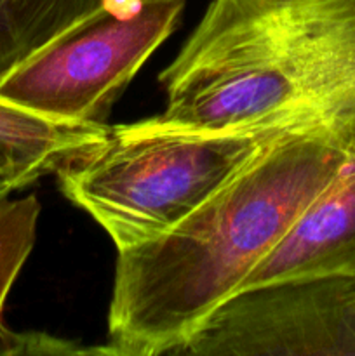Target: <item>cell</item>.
Returning a JSON list of instances; mask_svg holds the SVG:
<instances>
[{
	"instance_id": "obj_1",
	"label": "cell",
	"mask_w": 355,
	"mask_h": 356,
	"mask_svg": "<svg viewBox=\"0 0 355 356\" xmlns=\"http://www.w3.org/2000/svg\"><path fill=\"white\" fill-rule=\"evenodd\" d=\"M352 159L329 138L285 132L183 221L150 242L118 250L108 343L93 353H176L242 289Z\"/></svg>"
},
{
	"instance_id": "obj_2",
	"label": "cell",
	"mask_w": 355,
	"mask_h": 356,
	"mask_svg": "<svg viewBox=\"0 0 355 356\" xmlns=\"http://www.w3.org/2000/svg\"><path fill=\"white\" fill-rule=\"evenodd\" d=\"M160 82L173 124L324 136L355 159V0H212Z\"/></svg>"
},
{
	"instance_id": "obj_3",
	"label": "cell",
	"mask_w": 355,
	"mask_h": 356,
	"mask_svg": "<svg viewBox=\"0 0 355 356\" xmlns=\"http://www.w3.org/2000/svg\"><path fill=\"white\" fill-rule=\"evenodd\" d=\"M282 134L191 129L159 115L110 125L56 174L63 195L108 233L118 252L183 221Z\"/></svg>"
},
{
	"instance_id": "obj_4",
	"label": "cell",
	"mask_w": 355,
	"mask_h": 356,
	"mask_svg": "<svg viewBox=\"0 0 355 356\" xmlns=\"http://www.w3.org/2000/svg\"><path fill=\"white\" fill-rule=\"evenodd\" d=\"M187 0H101L0 82V99L73 124H104Z\"/></svg>"
},
{
	"instance_id": "obj_5",
	"label": "cell",
	"mask_w": 355,
	"mask_h": 356,
	"mask_svg": "<svg viewBox=\"0 0 355 356\" xmlns=\"http://www.w3.org/2000/svg\"><path fill=\"white\" fill-rule=\"evenodd\" d=\"M352 273H355V159L306 205L251 271L240 291Z\"/></svg>"
},
{
	"instance_id": "obj_6",
	"label": "cell",
	"mask_w": 355,
	"mask_h": 356,
	"mask_svg": "<svg viewBox=\"0 0 355 356\" xmlns=\"http://www.w3.org/2000/svg\"><path fill=\"white\" fill-rule=\"evenodd\" d=\"M106 124H73L44 117L0 99V172L16 186H28L68 156L100 143Z\"/></svg>"
},
{
	"instance_id": "obj_7",
	"label": "cell",
	"mask_w": 355,
	"mask_h": 356,
	"mask_svg": "<svg viewBox=\"0 0 355 356\" xmlns=\"http://www.w3.org/2000/svg\"><path fill=\"white\" fill-rule=\"evenodd\" d=\"M101 0H0V82Z\"/></svg>"
},
{
	"instance_id": "obj_8",
	"label": "cell",
	"mask_w": 355,
	"mask_h": 356,
	"mask_svg": "<svg viewBox=\"0 0 355 356\" xmlns=\"http://www.w3.org/2000/svg\"><path fill=\"white\" fill-rule=\"evenodd\" d=\"M40 204L33 193L0 200V327L6 299L37 240Z\"/></svg>"
},
{
	"instance_id": "obj_9",
	"label": "cell",
	"mask_w": 355,
	"mask_h": 356,
	"mask_svg": "<svg viewBox=\"0 0 355 356\" xmlns=\"http://www.w3.org/2000/svg\"><path fill=\"white\" fill-rule=\"evenodd\" d=\"M13 191H16V186H14V184L10 183V181L7 179L2 172H0V200H3V198L9 197Z\"/></svg>"
}]
</instances>
